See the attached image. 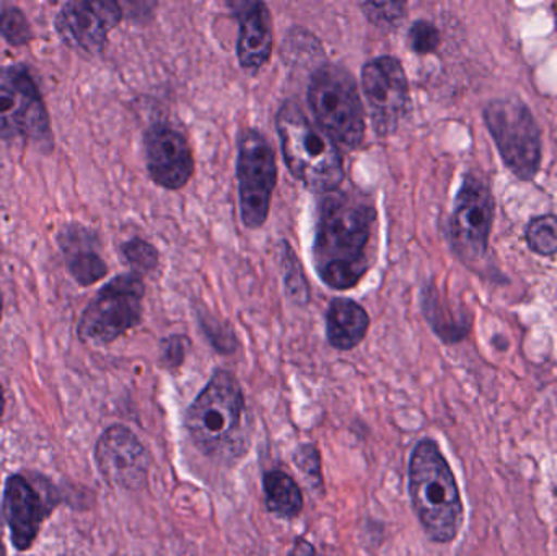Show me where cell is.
I'll return each mask as SVG.
<instances>
[{"label": "cell", "instance_id": "17", "mask_svg": "<svg viewBox=\"0 0 557 556\" xmlns=\"http://www.w3.org/2000/svg\"><path fill=\"white\" fill-rule=\"evenodd\" d=\"M370 317L356 300L334 299L326 312V338L334 349L350 351L366 338Z\"/></svg>", "mask_w": 557, "mask_h": 556}, {"label": "cell", "instance_id": "18", "mask_svg": "<svg viewBox=\"0 0 557 556\" xmlns=\"http://www.w3.org/2000/svg\"><path fill=\"white\" fill-rule=\"evenodd\" d=\"M94 235L78 225L62 232L61 245L69 270L82 286H91L103 280L108 273L107 263L94 247Z\"/></svg>", "mask_w": 557, "mask_h": 556}, {"label": "cell", "instance_id": "21", "mask_svg": "<svg viewBox=\"0 0 557 556\" xmlns=\"http://www.w3.org/2000/svg\"><path fill=\"white\" fill-rule=\"evenodd\" d=\"M527 242L535 254L552 257L557 254V218L542 215L533 219L527 228Z\"/></svg>", "mask_w": 557, "mask_h": 556}, {"label": "cell", "instance_id": "30", "mask_svg": "<svg viewBox=\"0 0 557 556\" xmlns=\"http://www.w3.org/2000/svg\"><path fill=\"white\" fill-rule=\"evenodd\" d=\"M290 556H320L314 551L313 545L310 542L305 541V539H297L294 544V548H292Z\"/></svg>", "mask_w": 557, "mask_h": 556}, {"label": "cell", "instance_id": "22", "mask_svg": "<svg viewBox=\"0 0 557 556\" xmlns=\"http://www.w3.org/2000/svg\"><path fill=\"white\" fill-rule=\"evenodd\" d=\"M282 271H284L285 291L292 302L305 306L310 300V287L307 277L304 276L300 261L295 257L294 251L285 245L284 257H282Z\"/></svg>", "mask_w": 557, "mask_h": 556}, {"label": "cell", "instance_id": "28", "mask_svg": "<svg viewBox=\"0 0 557 556\" xmlns=\"http://www.w3.org/2000/svg\"><path fill=\"white\" fill-rule=\"evenodd\" d=\"M189 338L183 335H173L162 342V365L166 369H178L185 362L188 353Z\"/></svg>", "mask_w": 557, "mask_h": 556}, {"label": "cell", "instance_id": "5", "mask_svg": "<svg viewBox=\"0 0 557 556\" xmlns=\"http://www.w3.org/2000/svg\"><path fill=\"white\" fill-rule=\"evenodd\" d=\"M308 104L337 147L354 150L363 143L366 111L349 71L334 64L318 67L308 85Z\"/></svg>", "mask_w": 557, "mask_h": 556}, {"label": "cell", "instance_id": "13", "mask_svg": "<svg viewBox=\"0 0 557 556\" xmlns=\"http://www.w3.org/2000/svg\"><path fill=\"white\" fill-rule=\"evenodd\" d=\"M123 20L120 3L111 0H77L62 5L55 15V32L69 48L100 54L111 29Z\"/></svg>", "mask_w": 557, "mask_h": 556}, {"label": "cell", "instance_id": "27", "mask_svg": "<svg viewBox=\"0 0 557 556\" xmlns=\"http://www.w3.org/2000/svg\"><path fill=\"white\" fill-rule=\"evenodd\" d=\"M295 466L310 480V485L314 490H323V473H321L320 453L311 444L298 447L295 450Z\"/></svg>", "mask_w": 557, "mask_h": 556}, {"label": "cell", "instance_id": "9", "mask_svg": "<svg viewBox=\"0 0 557 556\" xmlns=\"http://www.w3.org/2000/svg\"><path fill=\"white\" fill-rule=\"evenodd\" d=\"M0 137L41 144L51 140L45 101L22 65L0 67Z\"/></svg>", "mask_w": 557, "mask_h": 556}, {"label": "cell", "instance_id": "23", "mask_svg": "<svg viewBox=\"0 0 557 556\" xmlns=\"http://www.w3.org/2000/svg\"><path fill=\"white\" fill-rule=\"evenodd\" d=\"M0 35L12 46H23L32 39V26L18 7L0 10Z\"/></svg>", "mask_w": 557, "mask_h": 556}, {"label": "cell", "instance_id": "6", "mask_svg": "<svg viewBox=\"0 0 557 556\" xmlns=\"http://www.w3.org/2000/svg\"><path fill=\"white\" fill-rule=\"evenodd\" d=\"M484 121L504 163L517 178H535L542 166V133L530 108L519 98H497L484 108Z\"/></svg>", "mask_w": 557, "mask_h": 556}, {"label": "cell", "instance_id": "7", "mask_svg": "<svg viewBox=\"0 0 557 556\" xmlns=\"http://www.w3.org/2000/svg\"><path fill=\"white\" fill-rule=\"evenodd\" d=\"M146 286L139 274H121L111 280L88 304L78 323V338L108 345L139 325Z\"/></svg>", "mask_w": 557, "mask_h": 556}, {"label": "cell", "instance_id": "32", "mask_svg": "<svg viewBox=\"0 0 557 556\" xmlns=\"http://www.w3.org/2000/svg\"><path fill=\"white\" fill-rule=\"evenodd\" d=\"M0 556H7L5 545L0 541Z\"/></svg>", "mask_w": 557, "mask_h": 556}, {"label": "cell", "instance_id": "31", "mask_svg": "<svg viewBox=\"0 0 557 556\" xmlns=\"http://www.w3.org/2000/svg\"><path fill=\"white\" fill-rule=\"evenodd\" d=\"M3 404H5V401H3V391L2 385H0V418H2L3 413Z\"/></svg>", "mask_w": 557, "mask_h": 556}, {"label": "cell", "instance_id": "8", "mask_svg": "<svg viewBox=\"0 0 557 556\" xmlns=\"http://www.w3.org/2000/svg\"><path fill=\"white\" fill-rule=\"evenodd\" d=\"M237 176L242 221L248 228L263 227L278 172L276 152L260 131L245 129L238 137Z\"/></svg>", "mask_w": 557, "mask_h": 556}, {"label": "cell", "instance_id": "19", "mask_svg": "<svg viewBox=\"0 0 557 556\" xmlns=\"http://www.w3.org/2000/svg\"><path fill=\"white\" fill-rule=\"evenodd\" d=\"M422 312L435 335L448 345L461 342L470 332V320L467 313L451 306L432 284L422 291Z\"/></svg>", "mask_w": 557, "mask_h": 556}, {"label": "cell", "instance_id": "25", "mask_svg": "<svg viewBox=\"0 0 557 556\" xmlns=\"http://www.w3.org/2000/svg\"><path fill=\"white\" fill-rule=\"evenodd\" d=\"M360 9L366 13L367 20L380 28H398L399 22L406 16L405 2H366L360 3Z\"/></svg>", "mask_w": 557, "mask_h": 556}, {"label": "cell", "instance_id": "29", "mask_svg": "<svg viewBox=\"0 0 557 556\" xmlns=\"http://www.w3.org/2000/svg\"><path fill=\"white\" fill-rule=\"evenodd\" d=\"M201 320L202 329H205L206 335L211 339L212 345L222 353H231L237 348V339H235L234 333H227V329L224 325H219L215 320L205 319V317H199Z\"/></svg>", "mask_w": 557, "mask_h": 556}, {"label": "cell", "instance_id": "12", "mask_svg": "<svg viewBox=\"0 0 557 556\" xmlns=\"http://www.w3.org/2000/svg\"><path fill=\"white\" fill-rule=\"evenodd\" d=\"M95 460L104 482L110 485L129 492L147 485L149 453L126 427L114 424L101 434L95 447Z\"/></svg>", "mask_w": 557, "mask_h": 556}, {"label": "cell", "instance_id": "2", "mask_svg": "<svg viewBox=\"0 0 557 556\" xmlns=\"http://www.w3.org/2000/svg\"><path fill=\"white\" fill-rule=\"evenodd\" d=\"M408 489L425 535L437 544L455 541L463 521V503L451 467L435 441H419L412 449Z\"/></svg>", "mask_w": 557, "mask_h": 556}, {"label": "cell", "instance_id": "33", "mask_svg": "<svg viewBox=\"0 0 557 556\" xmlns=\"http://www.w3.org/2000/svg\"><path fill=\"white\" fill-rule=\"evenodd\" d=\"M2 310H3V299H2V294H0V319H2Z\"/></svg>", "mask_w": 557, "mask_h": 556}, {"label": "cell", "instance_id": "3", "mask_svg": "<svg viewBox=\"0 0 557 556\" xmlns=\"http://www.w3.org/2000/svg\"><path fill=\"white\" fill-rule=\"evenodd\" d=\"M245 405L240 382L218 369L185 413V428L205 456L235 457L245 450Z\"/></svg>", "mask_w": 557, "mask_h": 556}, {"label": "cell", "instance_id": "16", "mask_svg": "<svg viewBox=\"0 0 557 556\" xmlns=\"http://www.w3.org/2000/svg\"><path fill=\"white\" fill-rule=\"evenodd\" d=\"M240 22L237 55L242 67L257 72L273 54V20L263 2L231 3Z\"/></svg>", "mask_w": 557, "mask_h": 556}, {"label": "cell", "instance_id": "20", "mask_svg": "<svg viewBox=\"0 0 557 556\" xmlns=\"http://www.w3.org/2000/svg\"><path fill=\"white\" fill-rule=\"evenodd\" d=\"M263 492L268 511L278 518L295 519L304 511V493L284 470L264 473Z\"/></svg>", "mask_w": 557, "mask_h": 556}, {"label": "cell", "instance_id": "14", "mask_svg": "<svg viewBox=\"0 0 557 556\" xmlns=\"http://www.w3.org/2000/svg\"><path fill=\"white\" fill-rule=\"evenodd\" d=\"M147 170L153 183L165 189H182L195 173L191 146L182 131L153 124L146 133Z\"/></svg>", "mask_w": 557, "mask_h": 556}, {"label": "cell", "instance_id": "10", "mask_svg": "<svg viewBox=\"0 0 557 556\" xmlns=\"http://www.w3.org/2000/svg\"><path fill=\"white\" fill-rule=\"evenodd\" d=\"M362 90L376 136L395 133L409 104V82L401 61L380 55L367 62L362 69Z\"/></svg>", "mask_w": 557, "mask_h": 556}, {"label": "cell", "instance_id": "26", "mask_svg": "<svg viewBox=\"0 0 557 556\" xmlns=\"http://www.w3.org/2000/svg\"><path fill=\"white\" fill-rule=\"evenodd\" d=\"M441 45V33L434 23L428 20H418L409 29V46L416 54H431Z\"/></svg>", "mask_w": 557, "mask_h": 556}, {"label": "cell", "instance_id": "15", "mask_svg": "<svg viewBox=\"0 0 557 556\" xmlns=\"http://www.w3.org/2000/svg\"><path fill=\"white\" fill-rule=\"evenodd\" d=\"M49 512L51 506L42 502L41 495L33 489L25 477L12 475L7 479L3 490V516L16 551L25 552L32 547L41 522L48 518Z\"/></svg>", "mask_w": 557, "mask_h": 556}, {"label": "cell", "instance_id": "4", "mask_svg": "<svg viewBox=\"0 0 557 556\" xmlns=\"http://www.w3.org/2000/svg\"><path fill=\"white\" fill-rule=\"evenodd\" d=\"M276 127L288 172L311 191H337L346 173L336 143L295 101L282 104Z\"/></svg>", "mask_w": 557, "mask_h": 556}, {"label": "cell", "instance_id": "11", "mask_svg": "<svg viewBox=\"0 0 557 556\" xmlns=\"http://www.w3.org/2000/svg\"><path fill=\"white\" fill-rule=\"evenodd\" d=\"M494 222V196L480 176H465L455 199L450 219V238L458 254L468 260L486 254Z\"/></svg>", "mask_w": 557, "mask_h": 556}, {"label": "cell", "instance_id": "24", "mask_svg": "<svg viewBox=\"0 0 557 556\" xmlns=\"http://www.w3.org/2000/svg\"><path fill=\"white\" fill-rule=\"evenodd\" d=\"M123 255L127 263L139 273H152L159 268L160 254L152 244L144 238H131L123 245Z\"/></svg>", "mask_w": 557, "mask_h": 556}, {"label": "cell", "instance_id": "1", "mask_svg": "<svg viewBox=\"0 0 557 556\" xmlns=\"http://www.w3.org/2000/svg\"><path fill=\"white\" fill-rule=\"evenodd\" d=\"M375 206L359 193H330L321 201L313 263L327 287L347 291L356 287L373 264L376 232Z\"/></svg>", "mask_w": 557, "mask_h": 556}]
</instances>
